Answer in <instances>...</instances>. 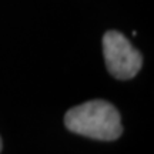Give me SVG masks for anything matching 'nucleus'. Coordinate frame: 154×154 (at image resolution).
<instances>
[{
	"mask_svg": "<svg viewBox=\"0 0 154 154\" xmlns=\"http://www.w3.org/2000/svg\"><path fill=\"white\" fill-rule=\"evenodd\" d=\"M0 151H2V138H0Z\"/></svg>",
	"mask_w": 154,
	"mask_h": 154,
	"instance_id": "nucleus-3",
	"label": "nucleus"
},
{
	"mask_svg": "<svg viewBox=\"0 0 154 154\" xmlns=\"http://www.w3.org/2000/svg\"><path fill=\"white\" fill-rule=\"evenodd\" d=\"M64 126L74 134L101 141L117 140L123 133L120 113L106 100H90L72 107L64 116Z\"/></svg>",
	"mask_w": 154,
	"mask_h": 154,
	"instance_id": "nucleus-1",
	"label": "nucleus"
},
{
	"mask_svg": "<svg viewBox=\"0 0 154 154\" xmlns=\"http://www.w3.org/2000/svg\"><path fill=\"white\" fill-rule=\"evenodd\" d=\"M103 54L106 67L117 80H130L136 76L143 64V56L124 34L110 30L103 36Z\"/></svg>",
	"mask_w": 154,
	"mask_h": 154,
	"instance_id": "nucleus-2",
	"label": "nucleus"
}]
</instances>
